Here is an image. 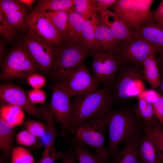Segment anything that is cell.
Listing matches in <instances>:
<instances>
[{
    "mask_svg": "<svg viewBox=\"0 0 163 163\" xmlns=\"http://www.w3.org/2000/svg\"><path fill=\"white\" fill-rule=\"evenodd\" d=\"M142 122L137 114L135 108L124 106L112 110L106 118L109 135L107 149L109 157H113L122 142L140 134Z\"/></svg>",
    "mask_w": 163,
    "mask_h": 163,
    "instance_id": "6da1fadb",
    "label": "cell"
},
{
    "mask_svg": "<svg viewBox=\"0 0 163 163\" xmlns=\"http://www.w3.org/2000/svg\"><path fill=\"white\" fill-rule=\"evenodd\" d=\"M112 87L101 89L73 99L72 120L70 130L82 123L97 117H107L113 103Z\"/></svg>",
    "mask_w": 163,
    "mask_h": 163,
    "instance_id": "7a4b0ae2",
    "label": "cell"
},
{
    "mask_svg": "<svg viewBox=\"0 0 163 163\" xmlns=\"http://www.w3.org/2000/svg\"><path fill=\"white\" fill-rule=\"evenodd\" d=\"M142 66L122 64L112 86L113 103H122L138 97L145 90Z\"/></svg>",
    "mask_w": 163,
    "mask_h": 163,
    "instance_id": "3957f363",
    "label": "cell"
},
{
    "mask_svg": "<svg viewBox=\"0 0 163 163\" xmlns=\"http://www.w3.org/2000/svg\"><path fill=\"white\" fill-rule=\"evenodd\" d=\"M93 51L83 45L65 44L56 51L49 75L55 84H62Z\"/></svg>",
    "mask_w": 163,
    "mask_h": 163,
    "instance_id": "277c9868",
    "label": "cell"
},
{
    "mask_svg": "<svg viewBox=\"0 0 163 163\" xmlns=\"http://www.w3.org/2000/svg\"><path fill=\"white\" fill-rule=\"evenodd\" d=\"M106 118L97 117L82 123L70 130L72 144L89 146L99 156L109 157L104 146Z\"/></svg>",
    "mask_w": 163,
    "mask_h": 163,
    "instance_id": "5b68a950",
    "label": "cell"
},
{
    "mask_svg": "<svg viewBox=\"0 0 163 163\" xmlns=\"http://www.w3.org/2000/svg\"><path fill=\"white\" fill-rule=\"evenodd\" d=\"M153 0H118L111 9L134 33L143 24L154 22L151 7Z\"/></svg>",
    "mask_w": 163,
    "mask_h": 163,
    "instance_id": "8992f818",
    "label": "cell"
},
{
    "mask_svg": "<svg viewBox=\"0 0 163 163\" xmlns=\"http://www.w3.org/2000/svg\"><path fill=\"white\" fill-rule=\"evenodd\" d=\"M40 70L36 62L20 43L12 49L3 62L0 78L4 81L27 78Z\"/></svg>",
    "mask_w": 163,
    "mask_h": 163,
    "instance_id": "52a82bcc",
    "label": "cell"
},
{
    "mask_svg": "<svg viewBox=\"0 0 163 163\" xmlns=\"http://www.w3.org/2000/svg\"><path fill=\"white\" fill-rule=\"evenodd\" d=\"M50 102L46 105L51 116L60 125L59 135L67 139L70 134L73 107L71 97L59 84H54Z\"/></svg>",
    "mask_w": 163,
    "mask_h": 163,
    "instance_id": "ba28073f",
    "label": "cell"
},
{
    "mask_svg": "<svg viewBox=\"0 0 163 163\" xmlns=\"http://www.w3.org/2000/svg\"><path fill=\"white\" fill-rule=\"evenodd\" d=\"M24 28L31 37L52 45L61 46L63 38L45 14L32 10L27 16Z\"/></svg>",
    "mask_w": 163,
    "mask_h": 163,
    "instance_id": "9c48e42d",
    "label": "cell"
},
{
    "mask_svg": "<svg viewBox=\"0 0 163 163\" xmlns=\"http://www.w3.org/2000/svg\"><path fill=\"white\" fill-rule=\"evenodd\" d=\"M134 37L125 41H120L114 56L122 63L142 66L144 60L156 50L135 33Z\"/></svg>",
    "mask_w": 163,
    "mask_h": 163,
    "instance_id": "30bf717a",
    "label": "cell"
},
{
    "mask_svg": "<svg viewBox=\"0 0 163 163\" xmlns=\"http://www.w3.org/2000/svg\"><path fill=\"white\" fill-rule=\"evenodd\" d=\"M92 75L100 85L112 86L122 63L113 55L101 51H93Z\"/></svg>",
    "mask_w": 163,
    "mask_h": 163,
    "instance_id": "8fae6325",
    "label": "cell"
},
{
    "mask_svg": "<svg viewBox=\"0 0 163 163\" xmlns=\"http://www.w3.org/2000/svg\"><path fill=\"white\" fill-rule=\"evenodd\" d=\"M60 84L71 97L92 92L99 89L100 86L83 62L72 71Z\"/></svg>",
    "mask_w": 163,
    "mask_h": 163,
    "instance_id": "7c38bea8",
    "label": "cell"
},
{
    "mask_svg": "<svg viewBox=\"0 0 163 163\" xmlns=\"http://www.w3.org/2000/svg\"><path fill=\"white\" fill-rule=\"evenodd\" d=\"M0 101L1 105L18 106L30 115L44 120L41 107L33 104L25 91L17 85L9 83L1 85Z\"/></svg>",
    "mask_w": 163,
    "mask_h": 163,
    "instance_id": "4fadbf2b",
    "label": "cell"
},
{
    "mask_svg": "<svg viewBox=\"0 0 163 163\" xmlns=\"http://www.w3.org/2000/svg\"><path fill=\"white\" fill-rule=\"evenodd\" d=\"M20 43L36 62L40 71L50 74L56 51L52 47V45L28 36Z\"/></svg>",
    "mask_w": 163,
    "mask_h": 163,
    "instance_id": "5bb4252c",
    "label": "cell"
},
{
    "mask_svg": "<svg viewBox=\"0 0 163 163\" xmlns=\"http://www.w3.org/2000/svg\"><path fill=\"white\" fill-rule=\"evenodd\" d=\"M0 11L16 33L24 28L28 10L19 0H0Z\"/></svg>",
    "mask_w": 163,
    "mask_h": 163,
    "instance_id": "9a60e30c",
    "label": "cell"
},
{
    "mask_svg": "<svg viewBox=\"0 0 163 163\" xmlns=\"http://www.w3.org/2000/svg\"><path fill=\"white\" fill-rule=\"evenodd\" d=\"M105 25L120 41L130 40L135 36L118 16L114 12L106 9L98 13Z\"/></svg>",
    "mask_w": 163,
    "mask_h": 163,
    "instance_id": "2e32d148",
    "label": "cell"
},
{
    "mask_svg": "<svg viewBox=\"0 0 163 163\" xmlns=\"http://www.w3.org/2000/svg\"><path fill=\"white\" fill-rule=\"evenodd\" d=\"M85 21V18L76 12L74 7L69 10L68 22L63 39L65 44L84 45L82 33Z\"/></svg>",
    "mask_w": 163,
    "mask_h": 163,
    "instance_id": "e0dca14e",
    "label": "cell"
},
{
    "mask_svg": "<svg viewBox=\"0 0 163 163\" xmlns=\"http://www.w3.org/2000/svg\"><path fill=\"white\" fill-rule=\"evenodd\" d=\"M120 42L101 20L96 31L93 51L103 52L114 55Z\"/></svg>",
    "mask_w": 163,
    "mask_h": 163,
    "instance_id": "ac0fdd59",
    "label": "cell"
},
{
    "mask_svg": "<svg viewBox=\"0 0 163 163\" xmlns=\"http://www.w3.org/2000/svg\"><path fill=\"white\" fill-rule=\"evenodd\" d=\"M134 33L154 48L156 54L163 50V24L155 21L146 23Z\"/></svg>",
    "mask_w": 163,
    "mask_h": 163,
    "instance_id": "d6986e66",
    "label": "cell"
},
{
    "mask_svg": "<svg viewBox=\"0 0 163 163\" xmlns=\"http://www.w3.org/2000/svg\"><path fill=\"white\" fill-rule=\"evenodd\" d=\"M140 138V134L125 141L123 149L116 152L109 163H141L138 154Z\"/></svg>",
    "mask_w": 163,
    "mask_h": 163,
    "instance_id": "ffe728a7",
    "label": "cell"
},
{
    "mask_svg": "<svg viewBox=\"0 0 163 163\" xmlns=\"http://www.w3.org/2000/svg\"><path fill=\"white\" fill-rule=\"evenodd\" d=\"M138 154L141 163H163L161 154L155 142L145 133L140 139Z\"/></svg>",
    "mask_w": 163,
    "mask_h": 163,
    "instance_id": "44dd1931",
    "label": "cell"
},
{
    "mask_svg": "<svg viewBox=\"0 0 163 163\" xmlns=\"http://www.w3.org/2000/svg\"><path fill=\"white\" fill-rule=\"evenodd\" d=\"M156 53H151L143 62L142 66L144 79L154 90L159 85L161 76Z\"/></svg>",
    "mask_w": 163,
    "mask_h": 163,
    "instance_id": "7402d4cb",
    "label": "cell"
},
{
    "mask_svg": "<svg viewBox=\"0 0 163 163\" xmlns=\"http://www.w3.org/2000/svg\"><path fill=\"white\" fill-rule=\"evenodd\" d=\"M13 128L0 119V147L3 158L10 161L14 147L13 142L16 135Z\"/></svg>",
    "mask_w": 163,
    "mask_h": 163,
    "instance_id": "603a6c76",
    "label": "cell"
},
{
    "mask_svg": "<svg viewBox=\"0 0 163 163\" xmlns=\"http://www.w3.org/2000/svg\"><path fill=\"white\" fill-rule=\"evenodd\" d=\"M24 117L23 110L18 106L4 104L0 107V119L13 128L22 123Z\"/></svg>",
    "mask_w": 163,
    "mask_h": 163,
    "instance_id": "cb8c5ba5",
    "label": "cell"
},
{
    "mask_svg": "<svg viewBox=\"0 0 163 163\" xmlns=\"http://www.w3.org/2000/svg\"><path fill=\"white\" fill-rule=\"evenodd\" d=\"M101 20L100 15L97 12L85 19L82 33V41L85 46L92 51L96 31Z\"/></svg>",
    "mask_w": 163,
    "mask_h": 163,
    "instance_id": "d4e9b609",
    "label": "cell"
},
{
    "mask_svg": "<svg viewBox=\"0 0 163 163\" xmlns=\"http://www.w3.org/2000/svg\"><path fill=\"white\" fill-rule=\"evenodd\" d=\"M73 7L74 0H42L34 10L47 14L60 11H69Z\"/></svg>",
    "mask_w": 163,
    "mask_h": 163,
    "instance_id": "484cf974",
    "label": "cell"
},
{
    "mask_svg": "<svg viewBox=\"0 0 163 163\" xmlns=\"http://www.w3.org/2000/svg\"><path fill=\"white\" fill-rule=\"evenodd\" d=\"M72 145L78 163H109V157L93 154L85 145L77 144Z\"/></svg>",
    "mask_w": 163,
    "mask_h": 163,
    "instance_id": "4316f807",
    "label": "cell"
},
{
    "mask_svg": "<svg viewBox=\"0 0 163 163\" xmlns=\"http://www.w3.org/2000/svg\"><path fill=\"white\" fill-rule=\"evenodd\" d=\"M142 126L145 133L155 142L163 160V126L157 123L155 119L150 123H146L142 121Z\"/></svg>",
    "mask_w": 163,
    "mask_h": 163,
    "instance_id": "83f0119b",
    "label": "cell"
},
{
    "mask_svg": "<svg viewBox=\"0 0 163 163\" xmlns=\"http://www.w3.org/2000/svg\"><path fill=\"white\" fill-rule=\"evenodd\" d=\"M69 11L62 10L45 14L52 22L63 39L68 22Z\"/></svg>",
    "mask_w": 163,
    "mask_h": 163,
    "instance_id": "f1b7e54d",
    "label": "cell"
},
{
    "mask_svg": "<svg viewBox=\"0 0 163 163\" xmlns=\"http://www.w3.org/2000/svg\"><path fill=\"white\" fill-rule=\"evenodd\" d=\"M10 162L11 163H36L30 151L25 147L19 146L14 148Z\"/></svg>",
    "mask_w": 163,
    "mask_h": 163,
    "instance_id": "f546056e",
    "label": "cell"
},
{
    "mask_svg": "<svg viewBox=\"0 0 163 163\" xmlns=\"http://www.w3.org/2000/svg\"><path fill=\"white\" fill-rule=\"evenodd\" d=\"M74 8L76 12L85 19L97 12L94 0H74Z\"/></svg>",
    "mask_w": 163,
    "mask_h": 163,
    "instance_id": "4dcf8cb0",
    "label": "cell"
},
{
    "mask_svg": "<svg viewBox=\"0 0 163 163\" xmlns=\"http://www.w3.org/2000/svg\"><path fill=\"white\" fill-rule=\"evenodd\" d=\"M16 143L19 145L29 147H39L42 145L40 139L26 130H22L15 136Z\"/></svg>",
    "mask_w": 163,
    "mask_h": 163,
    "instance_id": "1f68e13d",
    "label": "cell"
},
{
    "mask_svg": "<svg viewBox=\"0 0 163 163\" xmlns=\"http://www.w3.org/2000/svg\"><path fill=\"white\" fill-rule=\"evenodd\" d=\"M26 130L39 139L46 136L47 131V125L40 121L29 120L24 123Z\"/></svg>",
    "mask_w": 163,
    "mask_h": 163,
    "instance_id": "d6a6232c",
    "label": "cell"
},
{
    "mask_svg": "<svg viewBox=\"0 0 163 163\" xmlns=\"http://www.w3.org/2000/svg\"><path fill=\"white\" fill-rule=\"evenodd\" d=\"M63 155V153L56 150L55 145L45 146L41 157L36 163H56Z\"/></svg>",
    "mask_w": 163,
    "mask_h": 163,
    "instance_id": "836d02e7",
    "label": "cell"
},
{
    "mask_svg": "<svg viewBox=\"0 0 163 163\" xmlns=\"http://www.w3.org/2000/svg\"><path fill=\"white\" fill-rule=\"evenodd\" d=\"M13 30L2 12L0 11V34L7 40L11 39L15 35Z\"/></svg>",
    "mask_w": 163,
    "mask_h": 163,
    "instance_id": "e575fe53",
    "label": "cell"
},
{
    "mask_svg": "<svg viewBox=\"0 0 163 163\" xmlns=\"http://www.w3.org/2000/svg\"><path fill=\"white\" fill-rule=\"evenodd\" d=\"M138 103L135 107L136 112L143 122L148 123H149L147 111L148 101L141 95H140L138 97Z\"/></svg>",
    "mask_w": 163,
    "mask_h": 163,
    "instance_id": "d590c367",
    "label": "cell"
},
{
    "mask_svg": "<svg viewBox=\"0 0 163 163\" xmlns=\"http://www.w3.org/2000/svg\"><path fill=\"white\" fill-rule=\"evenodd\" d=\"M152 104L156 118L163 125V95L158 93Z\"/></svg>",
    "mask_w": 163,
    "mask_h": 163,
    "instance_id": "8d00e7d4",
    "label": "cell"
},
{
    "mask_svg": "<svg viewBox=\"0 0 163 163\" xmlns=\"http://www.w3.org/2000/svg\"><path fill=\"white\" fill-rule=\"evenodd\" d=\"M27 95L31 102L34 104H41L44 105L46 94L44 91L40 89H32L27 92Z\"/></svg>",
    "mask_w": 163,
    "mask_h": 163,
    "instance_id": "74e56055",
    "label": "cell"
},
{
    "mask_svg": "<svg viewBox=\"0 0 163 163\" xmlns=\"http://www.w3.org/2000/svg\"><path fill=\"white\" fill-rule=\"evenodd\" d=\"M28 84L35 89H40L46 83V78L36 73L30 75L27 78Z\"/></svg>",
    "mask_w": 163,
    "mask_h": 163,
    "instance_id": "f35d334b",
    "label": "cell"
},
{
    "mask_svg": "<svg viewBox=\"0 0 163 163\" xmlns=\"http://www.w3.org/2000/svg\"><path fill=\"white\" fill-rule=\"evenodd\" d=\"M95 7L97 11L99 13L107 9L117 1V0H94Z\"/></svg>",
    "mask_w": 163,
    "mask_h": 163,
    "instance_id": "ab89813d",
    "label": "cell"
},
{
    "mask_svg": "<svg viewBox=\"0 0 163 163\" xmlns=\"http://www.w3.org/2000/svg\"><path fill=\"white\" fill-rule=\"evenodd\" d=\"M63 153L62 163H76L75 155L73 147Z\"/></svg>",
    "mask_w": 163,
    "mask_h": 163,
    "instance_id": "60d3db41",
    "label": "cell"
},
{
    "mask_svg": "<svg viewBox=\"0 0 163 163\" xmlns=\"http://www.w3.org/2000/svg\"><path fill=\"white\" fill-rule=\"evenodd\" d=\"M152 17L154 21L163 24V0L157 9L152 12Z\"/></svg>",
    "mask_w": 163,
    "mask_h": 163,
    "instance_id": "b9f144b4",
    "label": "cell"
},
{
    "mask_svg": "<svg viewBox=\"0 0 163 163\" xmlns=\"http://www.w3.org/2000/svg\"><path fill=\"white\" fill-rule=\"evenodd\" d=\"M157 53L159 56L157 59L159 72L163 73V50L158 52Z\"/></svg>",
    "mask_w": 163,
    "mask_h": 163,
    "instance_id": "7bdbcfd3",
    "label": "cell"
},
{
    "mask_svg": "<svg viewBox=\"0 0 163 163\" xmlns=\"http://www.w3.org/2000/svg\"><path fill=\"white\" fill-rule=\"evenodd\" d=\"M19 1L30 8H31L33 3L35 1L34 0H19Z\"/></svg>",
    "mask_w": 163,
    "mask_h": 163,
    "instance_id": "ee69618b",
    "label": "cell"
},
{
    "mask_svg": "<svg viewBox=\"0 0 163 163\" xmlns=\"http://www.w3.org/2000/svg\"><path fill=\"white\" fill-rule=\"evenodd\" d=\"M0 163H11L10 161L5 160L2 157V155H0Z\"/></svg>",
    "mask_w": 163,
    "mask_h": 163,
    "instance_id": "f6af8a7d",
    "label": "cell"
},
{
    "mask_svg": "<svg viewBox=\"0 0 163 163\" xmlns=\"http://www.w3.org/2000/svg\"><path fill=\"white\" fill-rule=\"evenodd\" d=\"M162 74H163V73H162ZM160 76L161 81L159 85L160 86L161 89L163 92V74L162 77L161 76Z\"/></svg>",
    "mask_w": 163,
    "mask_h": 163,
    "instance_id": "bcb514c9",
    "label": "cell"
}]
</instances>
